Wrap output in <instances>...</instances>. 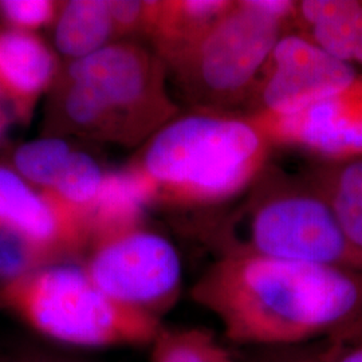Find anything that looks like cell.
<instances>
[{"mask_svg": "<svg viewBox=\"0 0 362 362\" xmlns=\"http://www.w3.org/2000/svg\"><path fill=\"white\" fill-rule=\"evenodd\" d=\"M235 345L287 348L361 339L362 272L224 252L191 290Z\"/></svg>", "mask_w": 362, "mask_h": 362, "instance_id": "cell-1", "label": "cell"}, {"mask_svg": "<svg viewBox=\"0 0 362 362\" xmlns=\"http://www.w3.org/2000/svg\"><path fill=\"white\" fill-rule=\"evenodd\" d=\"M167 78L155 52L127 40L107 45L62 67L50 91L49 127L97 141L139 145L177 116Z\"/></svg>", "mask_w": 362, "mask_h": 362, "instance_id": "cell-2", "label": "cell"}, {"mask_svg": "<svg viewBox=\"0 0 362 362\" xmlns=\"http://www.w3.org/2000/svg\"><path fill=\"white\" fill-rule=\"evenodd\" d=\"M269 148L246 117L196 112L158 130L130 167L151 203L207 206L233 197L258 177Z\"/></svg>", "mask_w": 362, "mask_h": 362, "instance_id": "cell-3", "label": "cell"}, {"mask_svg": "<svg viewBox=\"0 0 362 362\" xmlns=\"http://www.w3.org/2000/svg\"><path fill=\"white\" fill-rule=\"evenodd\" d=\"M0 310L66 349L149 346L161 321L107 297L79 262L39 267L0 284Z\"/></svg>", "mask_w": 362, "mask_h": 362, "instance_id": "cell-4", "label": "cell"}, {"mask_svg": "<svg viewBox=\"0 0 362 362\" xmlns=\"http://www.w3.org/2000/svg\"><path fill=\"white\" fill-rule=\"evenodd\" d=\"M297 1L243 0L164 65L197 112L227 115L248 105L278 40L294 26Z\"/></svg>", "mask_w": 362, "mask_h": 362, "instance_id": "cell-5", "label": "cell"}, {"mask_svg": "<svg viewBox=\"0 0 362 362\" xmlns=\"http://www.w3.org/2000/svg\"><path fill=\"white\" fill-rule=\"evenodd\" d=\"M247 209L239 218L246 236L226 252L246 251L360 272L332 208L313 185L276 191Z\"/></svg>", "mask_w": 362, "mask_h": 362, "instance_id": "cell-6", "label": "cell"}, {"mask_svg": "<svg viewBox=\"0 0 362 362\" xmlns=\"http://www.w3.org/2000/svg\"><path fill=\"white\" fill-rule=\"evenodd\" d=\"M79 263L107 297L160 321L180 297L176 247L144 226L93 242Z\"/></svg>", "mask_w": 362, "mask_h": 362, "instance_id": "cell-7", "label": "cell"}, {"mask_svg": "<svg viewBox=\"0 0 362 362\" xmlns=\"http://www.w3.org/2000/svg\"><path fill=\"white\" fill-rule=\"evenodd\" d=\"M362 74L300 33H287L275 45L248 115H293L348 89Z\"/></svg>", "mask_w": 362, "mask_h": 362, "instance_id": "cell-8", "label": "cell"}, {"mask_svg": "<svg viewBox=\"0 0 362 362\" xmlns=\"http://www.w3.org/2000/svg\"><path fill=\"white\" fill-rule=\"evenodd\" d=\"M0 227L22 236L43 266L81 262L90 243L85 220L6 165H0Z\"/></svg>", "mask_w": 362, "mask_h": 362, "instance_id": "cell-9", "label": "cell"}, {"mask_svg": "<svg viewBox=\"0 0 362 362\" xmlns=\"http://www.w3.org/2000/svg\"><path fill=\"white\" fill-rule=\"evenodd\" d=\"M270 145H287L327 161L362 157V76L336 95L293 115H248Z\"/></svg>", "mask_w": 362, "mask_h": 362, "instance_id": "cell-10", "label": "cell"}, {"mask_svg": "<svg viewBox=\"0 0 362 362\" xmlns=\"http://www.w3.org/2000/svg\"><path fill=\"white\" fill-rule=\"evenodd\" d=\"M57 52L35 33L0 30V94L15 117L28 122L40 97L61 74Z\"/></svg>", "mask_w": 362, "mask_h": 362, "instance_id": "cell-11", "label": "cell"}, {"mask_svg": "<svg viewBox=\"0 0 362 362\" xmlns=\"http://www.w3.org/2000/svg\"><path fill=\"white\" fill-rule=\"evenodd\" d=\"M294 26L362 74V0L297 1Z\"/></svg>", "mask_w": 362, "mask_h": 362, "instance_id": "cell-12", "label": "cell"}, {"mask_svg": "<svg viewBox=\"0 0 362 362\" xmlns=\"http://www.w3.org/2000/svg\"><path fill=\"white\" fill-rule=\"evenodd\" d=\"M233 1L230 0H155L148 1L143 37L156 55L167 62L202 38Z\"/></svg>", "mask_w": 362, "mask_h": 362, "instance_id": "cell-13", "label": "cell"}, {"mask_svg": "<svg viewBox=\"0 0 362 362\" xmlns=\"http://www.w3.org/2000/svg\"><path fill=\"white\" fill-rule=\"evenodd\" d=\"M118 42L109 0L61 3L54 23V43L69 62L86 58Z\"/></svg>", "mask_w": 362, "mask_h": 362, "instance_id": "cell-14", "label": "cell"}, {"mask_svg": "<svg viewBox=\"0 0 362 362\" xmlns=\"http://www.w3.org/2000/svg\"><path fill=\"white\" fill-rule=\"evenodd\" d=\"M362 272V157L329 161L314 176Z\"/></svg>", "mask_w": 362, "mask_h": 362, "instance_id": "cell-15", "label": "cell"}, {"mask_svg": "<svg viewBox=\"0 0 362 362\" xmlns=\"http://www.w3.org/2000/svg\"><path fill=\"white\" fill-rule=\"evenodd\" d=\"M149 362H242L204 327H164L151 345Z\"/></svg>", "mask_w": 362, "mask_h": 362, "instance_id": "cell-16", "label": "cell"}, {"mask_svg": "<svg viewBox=\"0 0 362 362\" xmlns=\"http://www.w3.org/2000/svg\"><path fill=\"white\" fill-rule=\"evenodd\" d=\"M106 173L90 155L74 151L49 194L76 212L89 227V215L103 189Z\"/></svg>", "mask_w": 362, "mask_h": 362, "instance_id": "cell-17", "label": "cell"}, {"mask_svg": "<svg viewBox=\"0 0 362 362\" xmlns=\"http://www.w3.org/2000/svg\"><path fill=\"white\" fill-rule=\"evenodd\" d=\"M73 152L64 139L42 137L15 149L11 168L33 187L50 192Z\"/></svg>", "mask_w": 362, "mask_h": 362, "instance_id": "cell-18", "label": "cell"}, {"mask_svg": "<svg viewBox=\"0 0 362 362\" xmlns=\"http://www.w3.org/2000/svg\"><path fill=\"white\" fill-rule=\"evenodd\" d=\"M61 8L52 0H1L0 18L7 28L35 33L38 28L54 26Z\"/></svg>", "mask_w": 362, "mask_h": 362, "instance_id": "cell-19", "label": "cell"}, {"mask_svg": "<svg viewBox=\"0 0 362 362\" xmlns=\"http://www.w3.org/2000/svg\"><path fill=\"white\" fill-rule=\"evenodd\" d=\"M39 267L45 266L26 240L0 227V284Z\"/></svg>", "mask_w": 362, "mask_h": 362, "instance_id": "cell-20", "label": "cell"}, {"mask_svg": "<svg viewBox=\"0 0 362 362\" xmlns=\"http://www.w3.org/2000/svg\"><path fill=\"white\" fill-rule=\"evenodd\" d=\"M339 338H326L298 346L264 348L251 362H330Z\"/></svg>", "mask_w": 362, "mask_h": 362, "instance_id": "cell-21", "label": "cell"}, {"mask_svg": "<svg viewBox=\"0 0 362 362\" xmlns=\"http://www.w3.org/2000/svg\"><path fill=\"white\" fill-rule=\"evenodd\" d=\"M109 3L118 40L132 35H144L148 1L109 0Z\"/></svg>", "mask_w": 362, "mask_h": 362, "instance_id": "cell-22", "label": "cell"}, {"mask_svg": "<svg viewBox=\"0 0 362 362\" xmlns=\"http://www.w3.org/2000/svg\"><path fill=\"white\" fill-rule=\"evenodd\" d=\"M31 362H91L67 350H55L43 345H27Z\"/></svg>", "mask_w": 362, "mask_h": 362, "instance_id": "cell-23", "label": "cell"}, {"mask_svg": "<svg viewBox=\"0 0 362 362\" xmlns=\"http://www.w3.org/2000/svg\"><path fill=\"white\" fill-rule=\"evenodd\" d=\"M330 362H362V338L338 339Z\"/></svg>", "mask_w": 362, "mask_h": 362, "instance_id": "cell-24", "label": "cell"}, {"mask_svg": "<svg viewBox=\"0 0 362 362\" xmlns=\"http://www.w3.org/2000/svg\"><path fill=\"white\" fill-rule=\"evenodd\" d=\"M0 362H31L28 346H21L19 349L1 351Z\"/></svg>", "mask_w": 362, "mask_h": 362, "instance_id": "cell-25", "label": "cell"}, {"mask_svg": "<svg viewBox=\"0 0 362 362\" xmlns=\"http://www.w3.org/2000/svg\"><path fill=\"white\" fill-rule=\"evenodd\" d=\"M1 95V94H0ZM4 128H6V118L3 116V113L0 112V140H1V137H3V134H4Z\"/></svg>", "mask_w": 362, "mask_h": 362, "instance_id": "cell-26", "label": "cell"}, {"mask_svg": "<svg viewBox=\"0 0 362 362\" xmlns=\"http://www.w3.org/2000/svg\"><path fill=\"white\" fill-rule=\"evenodd\" d=\"M0 313H1V310H0Z\"/></svg>", "mask_w": 362, "mask_h": 362, "instance_id": "cell-27", "label": "cell"}]
</instances>
